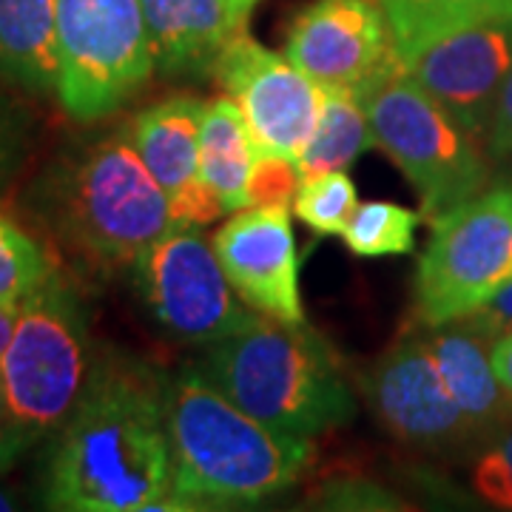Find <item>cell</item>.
I'll list each match as a JSON object with an SVG mask.
<instances>
[{
    "label": "cell",
    "mask_w": 512,
    "mask_h": 512,
    "mask_svg": "<svg viewBox=\"0 0 512 512\" xmlns=\"http://www.w3.org/2000/svg\"><path fill=\"white\" fill-rule=\"evenodd\" d=\"M49 510H174L168 379L126 353H100L80 402L52 436Z\"/></svg>",
    "instance_id": "cell-1"
},
{
    "label": "cell",
    "mask_w": 512,
    "mask_h": 512,
    "mask_svg": "<svg viewBox=\"0 0 512 512\" xmlns=\"http://www.w3.org/2000/svg\"><path fill=\"white\" fill-rule=\"evenodd\" d=\"M32 208L86 271H131L174 225L171 202L126 126L57 154L32 188Z\"/></svg>",
    "instance_id": "cell-2"
},
{
    "label": "cell",
    "mask_w": 512,
    "mask_h": 512,
    "mask_svg": "<svg viewBox=\"0 0 512 512\" xmlns=\"http://www.w3.org/2000/svg\"><path fill=\"white\" fill-rule=\"evenodd\" d=\"M168 436L174 510L265 501L293 487L313 461V439L254 419L208 379L200 362L168 379Z\"/></svg>",
    "instance_id": "cell-3"
},
{
    "label": "cell",
    "mask_w": 512,
    "mask_h": 512,
    "mask_svg": "<svg viewBox=\"0 0 512 512\" xmlns=\"http://www.w3.org/2000/svg\"><path fill=\"white\" fill-rule=\"evenodd\" d=\"M200 367L228 399L279 433L316 439L356 419V393L330 342L305 322L259 316L208 345Z\"/></svg>",
    "instance_id": "cell-4"
},
{
    "label": "cell",
    "mask_w": 512,
    "mask_h": 512,
    "mask_svg": "<svg viewBox=\"0 0 512 512\" xmlns=\"http://www.w3.org/2000/svg\"><path fill=\"white\" fill-rule=\"evenodd\" d=\"M373 143L416 188L427 222L481 194L493 165L478 140L399 66V57L359 89Z\"/></svg>",
    "instance_id": "cell-5"
},
{
    "label": "cell",
    "mask_w": 512,
    "mask_h": 512,
    "mask_svg": "<svg viewBox=\"0 0 512 512\" xmlns=\"http://www.w3.org/2000/svg\"><path fill=\"white\" fill-rule=\"evenodd\" d=\"M97 356L89 311L60 271L20 302L12 339L0 356V376L32 447L69 419Z\"/></svg>",
    "instance_id": "cell-6"
},
{
    "label": "cell",
    "mask_w": 512,
    "mask_h": 512,
    "mask_svg": "<svg viewBox=\"0 0 512 512\" xmlns=\"http://www.w3.org/2000/svg\"><path fill=\"white\" fill-rule=\"evenodd\" d=\"M60 109L103 123L146 92L157 72L140 0H57Z\"/></svg>",
    "instance_id": "cell-7"
},
{
    "label": "cell",
    "mask_w": 512,
    "mask_h": 512,
    "mask_svg": "<svg viewBox=\"0 0 512 512\" xmlns=\"http://www.w3.org/2000/svg\"><path fill=\"white\" fill-rule=\"evenodd\" d=\"M430 228L416 268V313L427 328L473 316L512 285V185L484 188Z\"/></svg>",
    "instance_id": "cell-8"
},
{
    "label": "cell",
    "mask_w": 512,
    "mask_h": 512,
    "mask_svg": "<svg viewBox=\"0 0 512 512\" xmlns=\"http://www.w3.org/2000/svg\"><path fill=\"white\" fill-rule=\"evenodd\" d=\"M148 316L183 345L208 348L256 316L225 276L214 245L194 225H174L131 268Z\"/></svg>",
    "instance_id": "cell-9"
},
{
    "label": "cell",
    "mask_w": 512,
    "mask_h": 512,
    "mask_svg": "<svg viewBox=\"0 0 512 512\" xmlns=\"http://www.w3.org/2000/svg\"><path fill=\"white\" fill-rule=\"evenodd\" d=\"M362 393L384 430L413 450L458 453L481 439L453 402L424 330H410L384 350L362 376Z\"/></svg>",
    "instance_id": "cell-10"
},
{
    "label": "cell",
    "mask_w": 512,
    "mask_h": 512,
    "mask_svg": "<svg viewBox=\"0 0 512 512\" xmlns=\"http://www.w3.org/2000/svg\"><path fill=\"white\" fill-rule=\"evenodd\" d=\"M214 80L239 106L259 151L291 160L305 154L319 123L322 86L288 55H276L242 29L217 60Z\"/></svg>",
    "instance_id": "cell-11"
},
{
    "label": "cell",
    "mask_w": 512,
    "mask_h": 512,
    "mask_svg": "<svg viewBox=\"0 0 512 512\" xmlns=\"http://www.w3.org/2000/svg\"><path fill=\"white\" fill-rule=\"evenodd\" d=\"M399 66L473 137H484L512 72V18L467 23L404 52Z\"/></svg>",
    "instance_id": "cell-12"
},
{
    "label": "cell",
    "mask_w": 512,
    "mask_h": 512,
    "mask_svg": "<svg viewBox=\"0 0 512 512\" xmlns=\"http://www.w3.org/2000/svg\"><path fill=\"white\" fill-rule=\"evenodd\" d=\"M285 55L322 89L359 92L396 57L382 0H313L288 29Z\"/></svg>",
    "instance_id": "cell-13"
},
{
    "label": "cell",
    "mask_w": 512,
    "mask_h": 512,
    "mask_svg": "<svg viewBox=\"0 0 512 512\" xmlns=\"http://www.w3.org/2000/svg\"><path fill=\"white\" fill-rule=\"evenodd\" d=\"M211 245L248 308L288 325L305 322L288 208H242L217 228Z\"/></svg>",
    "instance_id": "cell-14"
},
{
    "label": "cell",
    "mask_w": 512,
    "mask_h": 512,
    "mask_svg": "<svg viewBox=\"0 0 512 512\" xmlns=\"http://www.w3.org/2000/svg\"><path fill=\"white\" fill-rule=\"evenodd\" d=\"M205 100L174 94L140 109L126 123L128 140L171 202L174 222L208 225L225 214L220 197L200 174V123Z\"/></svg>",
    "instance_id": "cell-15"
},
{
    "label": "cell",
    "mask_w": 512,
    "mask_h": 512,
    "mask_svg": "<svg viewBox=\"0 0 512 512\" xmlns=\"http://www.w3.org/2000/svg\"><path fill=\"white\" fill-rule=\"evenodd\" d=\"M154 46L157 74L165 80L214 77L225 46L245 29L228 0H140Z\"/></svg>",
    "instance_id": "cell-16"
},
{
    "label": "cell",
    "mask_w": 512,
    "mask_h": 512,
    "mask_svg": "<svg viewBox=\"0 0 512 512\" xmlns=\"http://www.w3.org/2000/svg\"><path fill=\"white\" fill-rule=\"evenodd\" d=\"M424 339L458 410L473 421L481 439H487L504 421L512 419V396L498 382L493 367V336L478 328L473 316L444 325H424Z\"/></svg>",
    "instance_id": "cell-17"
},
{
    "label": "cell",
    "mask_w": 512,
    "mask_h": 512,
    "mask_svg": "<svg viewBox=\"0 0 512 512\" xmlns=\"http://www.w3.org/2000/svg\"><path fill=\"white\" fill-rule=\"evenodd\" d=\"M0 80L35 97H57V0H0Z\"/></svg>",
    "instance_id": "cell-18"
},
{
    "label": "cell",
    "mask_w": 512,
    "mask_h": 512,
    "mask_svg": "<svg viewBox=\"0 0 512 512\" xmlns=\"http://www.w3.org/2000/svg\"><path fill=\"white\" fill-rule=\"evenodd\" d=\"M256 151L237 103L228 94L208 100L200 123V174L220 197L225 214L248 208V177Z\"/></svg>",
    "instance_id": "cell-19"
},
{
    "label": "cell",
    "mask_w": 512,
    "mask_h": 512,
    "mask_svg": "<svg viewBox=\"0 0 512 512\" xmlns=\"http://www.w3.org/2000/svg\"><path fill=\"white\" fill-rule=\"evenodd\" d=\"M373 143V128L359 94L350 89H322V109L311 143L299 157L302 174L348 171Z\"/></svg>",
    "instance_id": "cell-20"
},
{
    "label": "cell",
    "mask_w": 512,
    "mask_h": 512,
    "mask_svg": "<svg viewBox=\"0 0 512 512\" xmlns=\"http://www.w3.org/2000/svg\"><path fill=\"white\" fill-rule=\"evenodd\" d=\"M396 55L413 52L433 37L467 23L512 18V0H382Z\"/></svg>",
    "instance_id": "cell-21"
},
{
    "label": "cell",
    "mask_w": 512,
    "mask_h": 512,
    "mask_svg": "<svg viewBox=\"0 0 512 512\" xmlns=\"http://www.w3.org/2000/svg\"><path fill=\"white\" fill-rule=\"evenodd\" d=\"M419 222V214L399 202H359L339 237L345 239L353 256H365V259L404 256L413 254L416 248Z\"/></svg>",
    "instance_id": "cell-22"
},
{
    "label": "cell",
    "mask_w": 512,
    "mask_h": 512,
    "mask_svg": "<svg viewBox=\"0 0 512 512\" xmlns=\"http://www.w3.org/2000/svg\"><path fill=\"white\" fill-rule=\"evenodd\" d=\"M57 274L52 254L0 211V299L23 302Z\"/></svg>",
    "instance_id": "cell-23"
},
{
    "label": "cell",
    "mask_w": 512,
    "mask_h": 512,
    "mask_svg": "<svg viewBox=\"0 0 512 512\" xmlns=\"http://www.w3.org/2000/svg\"><path fill=\"white\" fill-rule=\"evenodd\" d=\"M359 205L356 185L348 171H325V174H308L293 200V214L311 228L319 237L342 234Z\"/></svg>",
    "instance_id": "cell-24"
},
{
    "label": "cell",
    "mask_w": 512,
    "mask_h": 512,
    "mask_svg": "<svg viewBox=\"0 0 512 512\" xmlns=\"http://www.w3.org/2000/svg\"><path fill=\"white\" fill-rule=\"evenodd\" d=\"M473 493L495 510H512V419L493 430L470 467Z\"/></svg>",
    "instance_id": "cell-25"
},
{
    "label": "cell",
    "mask_w": 512,
    "mask_h": 512,
    "mask_svg": "<svg viewBox=\"0 0 512 512\" xmlns=\"http://www.w3.org/2000/svg\"><path fill=\"white\" fill-rule=\"evenodd\" d=\"M305 180L299 160L274 151H256L248 177V208H291Z\"/></svg>",
    "instance_id": "cell-26"
},
{
    "label": "cell",
    "mask_w": 512,
    "mask_h": 512,
    "mask_svg": "<svg viewBox=\"0 0 512 512\" xmlns=\"http://www.w3.org/2000/svg\"><path fill=\"white\" fill-rule=\"evenodd\" d=\"M325 510H407L402 498L367 478H333L319 490Z\"/></svg>",
    "instance_id": "cell-27"
},
{
    "label": "cell",
    "mask_w": 512,
    "mask_h": 512,
    "mask_svg": "<svg viewBox=\"0 0 512 512\" xmlns=\"http://www.w3.org/2000/svg\"><path fill=\"white\" fill-rule=\"evenodd\" d=\"M29 117L15 100L0 94V191L18 177L29 154Z\"/></svg>",
    "instance_id": "cell-28"
},
{
    "label": "cell",
    "mask_w": 512,
    "mask_h": 512,
    "mask_svg": "<svg viewBox=\"0 0 512 512\" xmlns=\"http://www.w3.org/2000/svg\"><path fill=\"white\" fill-rule=\"evenodd\" d=\"M484 151H487L490 165L498 174H504L507 183L512 185V72L501 89L490 128L484 134Z\"/></svg>",
    "instance_id": "cell-29"
},
{
    "label": "cell",
    "mask_w": 512,
    "mask_h": 512,
    "mask_svg": "<svg viewBox=\"0 0 512 512\" xmlns=\"http://www.w3.org/2000/svg\"><path fill=\"white\" fill-rule=\"evenodd\" d=\"M26 450H32V444L26 439V433L20 430L12 402H9V393H6V384H3V376H0V476L6 470H12L15 461Z\"/></svg>",
    "instance_id": "cell-30"
},
{
    "label": "cell",
    "mask_w": 512,
    "mask_h": 512,
    "mask_svg": "<svg viewBox=\"0 0 512 512\" xmlns=\"http://www.w3.org/2000/svg\"><path fill=\"white\" fill-rule=\"evenodd\" d=\"M473 319L478 322V328L487 330L493 339H498L501 333L512 330V285H507V288L498 293L493 302H487L481 311L473 313Z\"/></svg>",
    "instance_id": "cell-31"
},
{
    "label": "cell",
    "mask_w": 512,
    "mask_h": 512,
    "mask_svg": "<svg viewBox=\"0 0 512 512\" xmlns=\"http://www.w3.org/2000/svg\"><path fill=\"white\" fill-rule=\"evenodd\" d=\"M490 356H493V367L498 382L504 384V390L512 396V330L501 333V336L495 339Z\"/></svg>",
    "instance_id": "cell-32"
},
{
    "label": "cell",
    "mask_w": 512,
    "mask_h": 512,
    "mask_svg": "<svg viewBox=\"0 0 512 512\" xmlns=\"http://www.w3.org/2000/svg\"><path fill=\"white\" fill-rule=\"evenodd\" d=\"M18 311V302H3L0 299V356H3V350H6L9 339H12V330H15V322H18Z\"/></svg>",
    "instance_id": "cell-33"
},
{
    "label": "cell",
    "mask_w": 512,
    "mask_h": 512,
    "mask_svg": "<svg viewBox=\"0 0 512 512\" xmlns=\"http://www.w3.org/2000/svg\"><path fill=\"white\" fill-rule=\"evenodd\" d=\"M18 495L12 493L3 481H0V512H9V510H18Z\"/></svg>",
    "instance_id": "cell-34"
},
{
    "label": "cell",
    "mask_w": 512,
    "mask_h": 512,
    "mask_svg": "<svg viewBox=\"0 0 512 512\" xmlns=\"http://www.w3.org/2000/svg\"><path fill=\"white\" fill-rule=\"evenodd\" d=\"M228 3H231V6L237 9V12H239V15H242V18H248V12L254 9L256 0H228Z\"/></svg>",
    "instance_id": "cell-35"
}]
</instances>
